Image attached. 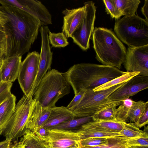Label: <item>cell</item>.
Listing matches in <instances>:
<instances>
[{"label": "cell", "mask_w": 148, "mask_h": 148, "mask_svg": "<svg viewBox=\"0 0 148 148\" xmlns=\"http://www.w3.org/2000/svg\"><path fill=\"white\" fill-rule=\"evenodd\" d=\"M8 18L5 13L2 10L0 5V30L3 31V26L8 22Z\"/></svg>", "instance_id": "40"}, {"label": "cell", "mask_w": 148, "mask_h": 148, "mask_svg": "<svg viewBox=\"0 0 148 148\" xmlns=\"http://www.w3.org/2000/svg\"><path fill=\"white\" fill-rule=\"evenodd\" d=\"M7 52V42L4 32L0 30V54L5 57Z\"/></svg>", "instance_id": "36"}, {"label": "cell", "mask_w": 148, "mask_h": 148, "mask_svg": "<svg viewBox=\"0 0 148 148\" xmlns=\"http://www.w3.org/2000/svg\"></svg>", "instance_id": "50"}, {"label": "cell", "mask_w": 148, "mask_h": 148, "mask_svg": "<svg viewBox=\"0 0 148 148\" xmlns=\"http://www.w3.org/2000/svg\"><path fill=\"white\" fill-rule=\"evenodd\" d=\"M34 102L33 96L24 94L16 105L14 112L3 134L5 139L18 141L27 130V123Z\"/></svg>", "instance_id": "7"}, {"label": "cell", "mask_w": 148, "mask_h": 148, "mask_svg": "<svg viewBox=\"0 0 148 148\" xmlns=\"http://www.w3.org/2000/svg\"><path fill=\"white\" fill-rule=\"evenodd\" d=\"M125 72L111 66L82 63L74 65L64 74L75 95L81 90H93Z\"/></svg>", "instance_id": "2"}, {"label": "cell", "mask_w": 148, "mask_h": 148, "mask_svg": "<svg viewBox=\"0 0 148 148\" xmlns=\"http://www.w3.org/2000/svg\"><path fill=\"white\" fill-rule=\"evenodd\" d=\"M92 35L97 60L102 65L120 69L124 62L127 50L114 33L110 29L96 27Z\"/></svg>", "instance_id": "3"}, {"label": "cell", "mask_w": 148, "mask_h": 148, "mask_svg": "<svg viewBox=\"0 0 148 148\" xmlns=\"http://www.w3.org/2000/svg\"><path fill=\"white\" fill-rule=\"evenodd\" d=\"M129 148H130L129 147Z\"/></svg>", "instance_id": "51"}, {"label": "cell", "mask_w": 148, "mask_h": 148, "mask_svg": "<svg viewBox=\"0 0 148 148\" xmlns=\"http://www.w3.org/2000/svg\"><path fill=\"white\" fill-rule=\"evenodd\" d=\"M134 101L129 98L122 101L116 109V118L117 120L126 122L128 119L130 112Z\"/></svg>", "instance_id": "28"}, {"label": "cell", "mask_w": 148, "mask_h": 148, "mask_svg": "<svg viewBox=\"0 0 148 148\" xmlns=\"http://www.w3.org/2000/svg\"><path fill=\"white\" fill-rule=\"evenodd\" d=\"M119 133L121 136L131 138H148L147 132L140 130L134 123H126Z\"/></svg>", "instance_id": "24"}, {"label": "cell", "mask_w": 148, "mask_h": 148, "mask_svg": "<svg viewBox=\"0 0 148 148\" xmlns=\"http://www.w3.org/2000/svg\"><path fill=\"white\" fill-rule=\"evenodd\" d=\"M11 148H49L48 143L27 130L19 141L12 142Z\"/></svg>", "instance_id": "20"}, {"label": "cell", "mask_w": 148, "mask_h": 148, "mask_svg": "<svg viewBox=\"0 0 148 148\" xmlns=\"http://www.w3.org/2000/svg\"><path fill=\"white\" fill-rule=\"evenodd\" d=\"M148 107V101L140 100L134 101L130 110L128 119L131 122L136 123Z\"/></svg>", "instance_id": "30"}, {"label": "cell", "mask_w": 148, "mask_h": 148, "mask_svg": "<svg viewBox=\"0 0 148 148\" xmlns=\"http://www.w3.org/2000/svg\"><path fill=\"white\" fill-rule=\"evenodd\" d=\"M148 123V107L147 108L145 112L140 116L135 124L137 127L140 128L147 124Z\"/></svg>", "instance_id": "38"}, {"label": "cell", "mask_w": 148, "mask_h": 148, "mask_svg": "<svg viewBox=\"0 0 148 148\" xmlns=\"http://www.w3.org/2000/svg\"><path fill=\"white\" fill-rule=\"evenodd\" d=\"M125 82L103 90L94 91L93 90H86L77 105L69 109L75 117L92 116L97 112L121 101H113L109 97L115 91L122 86Z\"/></svg>", "instance_id": "6"}, {"label": "cell", "mask_w": 148, "mask_h": 148, "mask_svg": "<svg viewBox=\"0 0 148 148\" xmlns=\"http://www.w3.org/2000/svg\"><path fill=\"white\" fill-rule=\"evenodd\" d=\"M126 123L117 120L93 121L86 123L79 128L103 132L119 133Z\"/></svg>", "instance_id": "19"}, {"label": "cell", "mask_w": 148, "mask_h": 148, "mask_svg": "<svg viewBox=\"0 0 148 148\" xmlns=\"http://www.w3.org/2000/svg\"><path fill=\"white\" fill-rule=\"evenodd\" d=\"M0 56H1V55H0Z\"/></svg>", "instance_id": "49"}, {"label": "cell", "mask_w": 148, "mask_h": 148, "mask_svg": "<svg viewBox=\"0 0 148 148\" xmlns=\"http://www.w3.org/2000/svg\"><path fill=\"white\" fill-rule=\"evenodd\" d=\"M70 85L64 73L55 69L49 70L43 77L33 96L43 107L51 108L60 99L69 94Z\"/></svg>", "instance_id": "4"}, {"label": "cell", "mask_w": 148, "mask_h": 148, "mask_svg": "<svg viewBox=\"0 0 148 148\" xmlns=\"http://www.w3.org/2000/svg\"><path fill=\"white\" fill-rule=\"evenodd\" d=\"M49 43L54 47H64L69 44L67 39L62 32L58 33L48 32Z\"/></svg>", "instance_id": "31"}, {"label": "cell", "mask_w": 148, "mask_h": 148, "mask_svg": "<svg viewBox=\"0 0 148 148\" xmlns=\"http://www.w3.org/2000/svg\"><path fill=\"white\" fill-rule=\"evenodd\" d=\"M148 88V76L138 75L126 82L108 97L113 101H122Z\"/></svg>", "instance_id": "13"}, {"label": "cell", "mask_w": 148, "mask_h": 148, "mask_svg": "<svg viewBox=\"0 0 148 148\" xmlns=\"http://www.w3.org/2000/svg\"><path fill=\"white\" fill-rule=\"evenodd\" d=\"M5 58L4 56H2L0 57V66L2 64L3 60Z\"/></svg>", "instance_id": "45"}, {"label": "cell", "mask_w": 148, "mask_h": 148, "mask_svg": "<svg viewBox=\"0 0 148 148\" xmlns=\"http://www.w3.org/2000/svg\"><path fill=\"white\" fill-rule=\"evenodd\" d=\"M39 59L40 54L34 51L28 53L22 62L17 79L24 94L26 96L31 95L37 74Z\"/></svg>", "instance_id": "9"}, {"label": "cell", "mask_w": 148, "mask_h": 148, "mask_svg": "<svg viewBox=\"0 0 148 148\" xmlns=\"http://www.w3.org/2000/svg\"><path fill=\"white\" fill-rule=\"evenodd\" d=\"M114 30L118 38L128 47L148 45V22L137 15L116 20Z\"/></svg>", "instance_id": "5"}, {"label": "cell", "mask_w": 148, "mask_h": 148, "mask_svg": "<svg viewBox=\"0 0 148 148\" xmlns=\"http://www.w3.org/2000/svg\"><path fill=\"white\" fill-rule=\"evenodd\" d=\"M50 30L47 26L40 27L41 37V46L38 72L31 93L33 96L40 82L48 70H49L52 62L53 53L51 51L48 38Z\"/></svg>", "instance_id": "11"}, {"label": "cell", "mask_w": 148, "mask_h": 148, "mask_svg": "<svg viewBox=\"0 0 148 148\" xmlns=\"http://www.w3.org/2000/svg\"><path fill=\"white\" fill-rule=\"evenodd\" d=\"M78 134L81 139L90 138H109L121 136L119 133L101 132L79 128L74 131Z\"/></svg>", "instance_id": "29"}, {"label": "cell", "mask_w": 148, "mask_h": 148, "mask_svg": "<svg viewBox=\"0 0 148 148\" xmlns=\"http://www.w3.org/2000/svg\"><path fill=\"white\" fill-rule=\"evenodd\" d=\"M133 138L122 136H117L109 138V142L106 144L94 147H82L77 148H129L128 142Z\"/></svg>", "instance_id": "27"}, {"label": "cell", "mask_w": 148, "mask_h": 148, "mask_svg": "<svg viewBox=\"0 0 148 148\" xmlns=\"http://www.w3.org/2000/svg\"><path fill=\"white\" fill-rule=\"evenodd\" d=\"M74 117L73 112L66 107L55 106L51 108L49 117L42 126L50 130L53 127Z\"/></svg>", "instance_id": "18"}, {"label": "cell", "mask_w": 148, "mask_h": 148, "mask_svg": "<svg viewBox=\"0 0 148 148\" xmlns=\"http://www.w3.org/2000/svg\"><path fill=\"white\" fill-rule=\"evenodd\" d=\"M109 138H90L82 139L79 141L78 147H94L106 144L109 142Z\"/></svg>", "instance_id": "32"}, {"label": "cell", "mask_w": 148, "mask_h": 148, "mask_svg": "<svg viewBox=\"0 0 148 148\" xmlns=\"http://www.w3.org/2000/svg\"><path fill=\"white\" fill-rule=\"evenodd\" d=\"M85 12L84 6L76 8L65 9L62 11L64 15L62 31L67 38H71L80 24Z\"/></svg>", "instance_id": "15"}, {"label": "cell", "mask_w": 148, "mask_h": 148, "mask_svg": "<svg viewBox=\"0 0 148 148\" xmlns=\"http://www.w3.org/2000/svg\"><path fill=\"white\" fill-rule=\"evenodd\" d=\"M141 11L145 17V19L148 22V0L145 1L144 5L141 8Z\"/></svg>", "instance_id": "41"}, {"label": "cell", "mask_w": 148, "mask_h": 148, "mask_svg": "<svg viewBox=\"0 0 148 148\" xmlns=\"http://www.w3.org/2000/svg\"><path fill=\"white\" fill-rule=\"evenodd\" d=\"M94 121L92 116L74 118L55 126L52 129L75 131L82 125ZM51 130V129H50Z\"/></svg>", "instance_id": "23"}, {"label": "cell", "mask_w": 148, "mask_h": 148, "mask_svg": "<svg viewBox=\"0 0 148 148\" xmlns=\"http://www.w3.org/2000/svg\"><path fill=\"white\" fill-rule=\"evenodd\" d=\"M22 58L21 56L4 58L1 67L3 82L12 83L17 79Z\"/></svg>", "instance_id": "17"}, {"label": "cell", "mask_w": 148, "mask_h": 148, "mask_svg": "<svg viewBox=\"0 0 148 148\" xmlns=\"http://www.w3.org/2000/svg\"><path fill=\"white\" fill-rule=\"evenodd\" d=\"M123 64L127 72H139L140 75L148 76V45L128 47Z\"/></svg>", "instance_id": "10"}, {"label": "cell", "mask_w": 148, "mask_h": 148, "mask_svg": "<svg viewBox=\"0 0 148 148\" xmlns=\"http://www.w3.org/2000/svg\"><path fill=\"white\" fill-rule=\"evenodd\" d=\"M103 1L107 14H110L112 18L116 20L120 18L122 15L116 7L114 0H103Z\"/></svg>", "instance_id": "33"}, {"label": "cell", "mask_w": 148, "mask_h": 148, "mask_svg": "<svg viewBox=\"0 0 148 148\" xmlns=\"http://www.w3.org/2000/svg\"><path fill=\"white\" fill-rule=\"evenodd\" d=\"M60 148H76L74 147H66Z\"/></svg>", "instance_id": "47"}, {"label": "cell", "mask_w": 148, "mask_h": 148, "mask_svg": "<svg viewBox=\"0 0 148 148\" xmlns=\"http://www.w3.org/2000/svg\"><path fill=\"white\" fill-rule=\"evenodd\" d=\"M3 131L1 127V123L0 121V134H3Z\"/></svg>", "instance_id": "46"}, {"label": "cell", "mask_w": 148, "mask_h": 148, "mask_svg": "<svg viewBox=\"0 0 148 148\" xmlns=\"http://www.w3.org/2000/svg\"><path fill=\"white\" fill-rule=\"evenodd\" d=\"M0 5L8 18L3 29L6 39L5 58L22 56L29 50L37 39L41 25L24 11L0 0Z\"/></svg>", "instance_id": "1"}, {"label": "cell", "mask_w": 148, "mask_h": 148, "mask_svg": "<svg viewBox=\"0 0 148 148\" xmlns=\"http://www.w3.org/2000/svg\"><path fill=\"white\" fill-rule=\"evenodd\" d=\"M121 103L111 105L97 112L92 116L93 121L116 120V107L119 106Z\"/></svg>", "instance_id": "26"}, {"label": "cell", "mask_w": 148, "mask_h": 148, "mask_svg": "<svg viewBox=\"0 0 148 148\" xmlns=\"http://www.w3.org/2000/svg\"><path fill=\"white\" fill-rule=\"evenodd\" d=\"M12 142L9 140L0 142V148H11Z\"/></svg>", "instance_id": "42"}, {"label": "cell", "mask_w": 148, "mask_h": 148, "mask_svg": "<svg viewBox=\"0 0 148 148\" xmlns=\"http://www.w3.org/2000/svg\"><path fill=\"white\" fill-rule=\"evenodd\" d=\"M50 112L51 108L43 107L34 100L27 122V130L34 133L42 126L47 120Z\"/></svg>", "instance_id": "16"}, {"label": "cell", "mask_w": 148, "mask_h": 148, "mask_svg": "<svg viewBox=\"0 0 148 148\" xmlns=\"http://www.w3.org/2000/svg\"><path fill=\"white\" fill-rule=\"evenodd\" d=\"M50 130L43 126L38 129L34 133L40 139L44 140L49 134Z\"/></svg>", "instance_id": "39"}, {"label": "cell", "mask_w": 148, "mask_h": 148, "mask_svg": "<svg viewBox=\"0 0 148 148\" xmlns=\"http://www.w3.org/2000/svg\"><path fill=\"white\" fill-rule=\"evenodd\" d=\"M1 65L0 66V85L3 82V81H2L1 72Z\"/></svg>", "instance_id": "44"}, {"label": "cell", "mask_w": 148, "mask_h": 148, "mask_svg": "<svg viewBox=\"0 0 148 148\" xmlns=\"http://www.w3.org/2000/svg\"><path fill=\"white\" fill-rule=\"evenodd\" d=\"M127 143L130 147H148V138H140L133 139L129 140Z\"/></svg>", "instance_id": "35"}, {"label": "cell", "mask_w": 148, "mask_h": 148, "mask_svg": "<svg viewBox=\"0 0 148 148\" xmlns=\"http://www.w3.org/2000/svg\"><path fill=\"white\" fill-rule=\"evenodd\" d=\"M114 1L122 16H125L135 14L140 3L139 0H114Z\"/></svg>", "instance_id": "22"}, {"label": "cell", "mask_w": 148, "mask_h": 148, "mask_svg": "<svg viewBox=\"0 0 148 148\" xmlns=\"http://www.w3.org/2000/svg\"><path fill=\"white\" fill-rule=\"evenodd\" d=\"M139 72H125L121 76L115 78L93 89L94 91L103 90L112 86L122 84L128 81L133 77L139 75Z\"/></svg>", "instance_id": "25"}, {"label": "cell", "mask_w": 148, "mask_h": 148, "mask_svg": "<svg viewBox=\"0 0 148 148\" xmlns=\"http://www.w3.org/2000/svg\"><path fill=\"white\" fill-rule=\"evenodd\" d=\"M16 101V96L12 94L0 104V121L3 132L14 112Z\"/></svg>", "instance_id": "21"}, {"label": "cell", "mask_w": 148, "mask_h": 148, "mask_svg": "<svg viewBox=\"0 0 148 148\" xmlns=\"http://www.w3.org/2000/svg\"><path fill=\"white\" fill-rule=\"evenodd\" d=\"M6 3L18 8L37 19L41 26L52 24V16L46 7L37 0H3Z\"/></svg>", "instance_id": "12"}, {"label": "cell", "mask_w": 148, "mask_h": 148, "mask_svg": "<svg viewBox=\"0 0 148 148\" xmlns=\"http://www.w3.org/2000/svg\"><path fill=\"white\" fill-rule=\"evenodd\" d=\"M48 145H49V144H48ZM49 148H53L51 147L49 145Z\"/></svg>", "instance_id": "48"}, {"label": "cell", "mask_w": 148, "mask_h": 148, "mask_svg": "<svg viewBox=\"0 0 148 148\" xmlns=\"http://www.w3.org/2000/svg\"><path fill=\"white\" fill-rule=\"evenodd\" d=\"M50 130L49 135L44 140L53 148L78 147V142L81 138L76 132L57 129Z\"/></svg>", "instance_id": "14"}, {"label": "cell", "mask_w": 148, "mask_h": 148, "mask_svg": "<svg viewBox=\"0 0 148 148\" xmlns=\"http://www.w3.org/2000/svg\"><path fill=\"white\" fill-rule=\"evenodd\" d=\"M12 83L9 82H3L0 85V104L10 96Z\"/></svg>", "instance_id": "34"}, {"label": "cell", "mask_w": 148, "mask_h": 148, "mask_svg": "<svg viewBox=\"0 0 148 148\" xmlns=\"http://www.w3.org/2000/svg\"><path fill=\"white\" fill-rule=\"evenodd\" d=\"M130 148H148V147L145 146H131Z\"/></svg>", "instance_id": "43"}, {"label": "cell", "mask_w": 148, "mask_h": 148, "mask_svg": "<svg viewBox=\"0 0 148 148\" xmlns=\"http://www.w3.org/2000/svg\"><path fill=\"white\" fill-rule=\"evenodd\" d=\"M85 12L79 26L71 38L73 42L82 50L86 51L90 48V40L94 30L97 7L92 1L84 3Z\"/></svg>", "instance_id": "8"}, {"label": "cell", "mask_w": 148, "mask_h": 148, "mask_svg": "<svg viewBox=\"0 0 148 148\" xmlns=\"http://www.w3.org/2000/svg\"><path fill=\"white\" fill-rule=\"evenodd\" d=\"M86 91H80L77 94L75 95L74 97L67 106L66 107V108L68 109H70L77 105L81 100Z\"/></svg>", "instance_id": "37"}]
</instances>
